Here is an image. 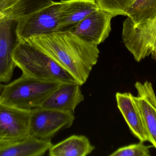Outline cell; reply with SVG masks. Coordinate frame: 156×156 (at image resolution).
Instances as JSON below:
<instances>
[{"label":"cell","instance_id":"obj_20","mask_svg":"<svg viewBox=\"0 0 156 156\" xmlns=\"http://www.w3.org/2000/svg\"><path fill=\"white\" fill-rule=\"evenodd\" d=\"M151 56H152V58L155 60L156 62V48L151 53Z\"/></svg>","mask_w":156,"mask_h":156},{"label":"cell","instance_id":"obj_9","mask_svg":"<svg viewBox=\"0 0 156 156\" xmlns=\"http://www.w3.org/2000/svg\"><path fill=\"white\" fill-rule=\"evenodd\" d=\"M137 96L135 97L139 107L149 142L156 149V95L152 83L137 82L135 84Z\"/></svg>","mask_w":156,"mask_h":156},{"label":"cell","instance_id":"obj_21","mask_svg":"<svg viewBox=\"0 0 156 156\" xmlns=\"http://www.w3.org/2000/svg\"><path fill=\"white\" fill-rule=\"evenodd\" d=\"M4 85L2 84H0V94H1V93H2V91Z\"/></svg>","mask_w":156,"mask_h":156},{"label":"cell","instance_id":"obj_11","mask_svg":"<svg viewBox=\"0 0 156 156\" xmlns=\"http://www.w3.org/2000/svg\"><path fill=\"white\" fill-rule=\"evenodd\" d=\"M115 99L117 107L132 134L140 142H149L148 134L134 96L130 93L117 92Z\"/></svg>","mask_w":156,"mask_h":156},{"label":"cell","instance_id":"obj_17","mask_svg":"<svg viewBox=\"0 0 156 156\" xmlns=\"http://www.w3.org/2000/svg\"><path fill=\"white\" fill-rule=\"evenodd\" d=\"M126 16L135 24L152 20L156 16V0H135L127 10Z\"/></svg>","mask_w":156,"mask_h":156},{"label":"cell","instance_id":"obj_16","mask_svg":"<svg viewBox=\"0 0 156 156\" xmlns=\"http://www.w3.org/2000/svg\"><path fill=\"white\" fill-rule=\"evenodd\" d=\"M95 147L83 135H73L53 145L49 150L50 156H85L93 152Z\"/></svg>","mask_w":156,"mask_h":156},{"label":"cell","instance_id":"obj_18","mask_svg":"<svg viewBox=\"0 0 156 156\" xmlns=\"http://www.w3.org/2000/svg\"><path fill=\"white\" fill-rule=\"evenodd\" d=\"M135 0H95L100 9L115 16H126V12Z\"/></svg>","mask_w":156,"mask_h":156},{"label":"cell","instance_id":"obj_5","mask_svg":"<svg viewBox=\"0 0 156 156\" xmlns=\"http://www.w3.org/2000/svg\"><path fill=\"white\" fill-rule=\"evenodd\" d=\"M122 38L136 61L140 62L156 48V16L139 24L127 17L123 23Z\"/></svg>","mask_w":156,"mask_h":156},{"label":"cell","instance_id":"obj_8","mask_svg":"<svg viewBox=\"0 0 156 156\" xmlns=\"http://www.w3.org/2000/svg\"><path fill=\"white\" fill-rule=\"evenodd\" d=\"M113 17L111 13L100 8L68 30L84 41L98 45L109 37Z\"/></svg>","mask_w":156,"mask_h":156},{"label":"cell","instance_id":"obj_15","mask_svg":"<svg viewBox=\"0 0 156 156\" xmlns=\"http://www.w3.org/2000/svg\"><path fill=\"white\" fill-rule=\"evenodd\" d=\"M53 145L51 139L29 135L19 143L0 149V156H42Z\"/></svg>","mask_w":156,"mask_h":156},{"label":"cell","instance_id":"obj_4","mask_svg":"<svg viewBox=\"0 0 156 156\" xmlns=\"http://www.w3.org/2000/svg\"><path fill=\"white\" fill-rule=\"evenodd\" d=\"M63 6L62 1L54 2L50 5L19 20L15 30L16 41L26 40L34 37L61 30Z\"/></svg>","mask_w":156,"mask_h":156},{"label":"cell","instance_id":"obj_7","mask_svg":"<svg viewBox=\"0 0 156 156\" xmlns=\"http://www.w3.org/2000/svg\"><path fill=\"white\" fill-rule=\"evenodd\" d=\"M74 114L47 109L34 108L31 111L30 135L42 139H51L57 133L72 126Z\"/></svg>","mask_w":156,"mask_h":156},{"label":"cell","instance_id":"obj_6","mask_svg":"<svg viewBox=\"0 0 156 156\" xmlns=\"http://www.w3.org/2000/svg\"><path fill=\"white\" fill-rule=\"evenodd\" d=\"M31 111L0 103V149L19 143L30 135Z\"/></svg>","mask_w":156,"mask_h":156},{"label":"cell","instance_id":"obj_19","mask_svg":"<svg viewBox=\"0 0 156 156\" xmlns=\"http://www.w3.org/2000/svg\"><path fill=\"white\" fill-rule=\"evenodd\" d=\"M152 146H146L144 143L133 144L118 148L109 155L110 156H150V149Z\"/></svg>","mask_w":156,"mask_h":156},{"label":"cell","instance_id":"obj_10","mask_svg":"<svg viewBox=\"0 0 156 156\" xmlns=\"http://www.w3.org/2000/svg\"><path fill=\"white\" fill-rule=\"evenodd\" d=\"M80 86L76 82H61L44 101L41 107L75 113L77 106L84 100Z\"/></svg>","mask_w":156,"mask_h":156},{"label":"cell","instance_id":"obj_2","mask_svg":"<svg viewBox=\"0 0 156 156\" xmlns=\"http://www.w3.org/2000/svg\"><path fill=\"white\" fill-rule=\"evenodd\" d=\"M16 67L22 74L37 79L55 82H76L55 60L25 40L16 41L12 52Z\"/></svg>","mask_w":156,"mask_h":156},{"label":"cell","instance_id":"obj_13","mask_svg":"<svg viewBox=\"0 0 156 156\" xmlns=\"http://www.w3.org/2000/svg\"><path fill=\"white\" fill-rule=\"evenodd\" d=\"M53 2L52 0H0V21L7 18L17 23Z\"/></svg>","mask_w":156,"mask_h":156},{"label":"cell","instance_id":"obj_3","mask_svg":"<svg viewBox=\"0 0 156 156\" xmlns=\"http://www.w3.org/2000/svg\"><path fill=\"white\" fill-rule=\"evenodd\" d=\"M60 83L22 74L18 78L4 85L0 94V103L23 110L40 107Z\"/></svg>","mask_w":156,"mask_h":156},{"label":"cell","instance_id":"obj_1","mask_svg":"<svg viewBox=\"0 0 156 156\" xmlns=\"http://www.w3.org/2000/svg\"><path fill=\"white\" fill-rule=\"evenodd\" d=\"M37 47L68 72L81 86L98 62V45L88 43L70 30H58L25 40Z\"/></svg>","mask_w":156,"mask_h":156},{"label":"cell","instance_id":"obj_14","mask_svg":"<svg viewBox=\"0 0 156 156\" xmlns=\"http://www.w3.org/2000/svg\"><path fill=\"white\" fill-rule=\"evenodd\" d=\"M60 29H69L100 9L95 0H62Z\"/></svg>","mask_w":156,"mask_h":156},{"label":"cell","instance_id":"obj_12","mask_svg":"<svg viewBox=\"0 0 156 156\" xmlns=\"http://www.w3.org/2000/svg\"><path fill=\"white\" fill-rule=\"evenodd\" d=\"M12 22L7 18L0 21V84L10 82L16 67L12 58L16 44L12 33Z\"/></svg>","mask_w":156,"mask_h":156}]
</instances>
